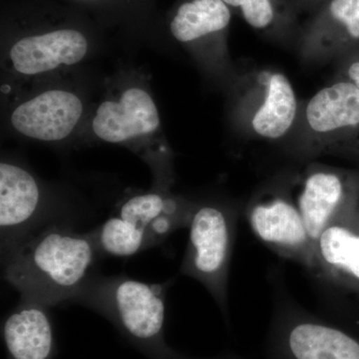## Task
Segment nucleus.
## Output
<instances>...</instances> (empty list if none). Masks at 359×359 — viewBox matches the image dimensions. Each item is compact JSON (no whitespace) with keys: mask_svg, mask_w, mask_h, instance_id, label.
<instances>
[{"mask_svg":"<svg viewBox=\"0 0 359 359\" xmlns=\"http://www.w3.org/2000/svg\"><path fill=\"white\" fill-rule=\"evenodd\" d=\"M99 255L90 231L50 223L1 259L4 278L20 297L50 308L76 297L95 273Z\"/></svg>","mask_w":359,"mask_h":359,"instance_id":"nucleus-1","label":"nucleus"},{"mask_svg":"<svg viewBox=\"0 0 359 359\" xmlns=\"http://www.w3.org/2000/svg\"><path fill=\"white\" fill-rule=\"evenodd\" d=\"M90 233L100 255L131 257L150 248L145 233L119 215L110 217Z\"/></svg>","mask_w":359,"mask_h":359,"instance_id":"nucleus-17","label":"nucleus"},{"mask_svg":"<svg viewBox=\"0 0 359 359\" xmlns=\"http://www.w3.org/2000/svg\"><path fill=\"white\" fill-rule=\"evenodd\" d=\"M245 216L252 233L269 250L311 273L313 242L297 202L285 194H269L250 203Z\"/></svg>","mask_w":359,"mask_h":359,"instance_id":"nucleus-5","label":"nucleus"},{"mask_svg":"<svg viewBox=\"0 0 359 359\" xmlns=\"http://www.w3.org/2000/svg\"><path fill=\"white\" fill-rule=\"evenodd\" d=\"M171 283L95 273L69 304H82L101 314L146 358L174 359L179 353L165 339L167 290Z\"/></svg>","mask_w":359,"mask_h":359,"instance_id":"nucleus-2","label":"nucleus"},{"mask_svg":"<svg viewBox=\"0 0 359 359\" xmlns=\"http://www.w3.org/2000/svg\"><path fill=\"white\" fill-rule=\"evenodd\" d=\"M174 359H201V358H189V356L184 355V354L178 353V355L176 356ZM204 359H242L238 358L237 355H233V354H224V355L216 356V358H204Z\"/></svg>","mask_w":359,"mask_h":359,"instance_id":"nucleus-21","label":"nucleus"},{"mask_svg":"<svg viewBox=\"0 0 359 359\" xmlns=\"http://www.w3.org/2000/svg\"><path fill=\"white\" fill-rule=\"evenodd\" d=\"M45 198L39 181L14 163L0 164L1 259L35 231L52 223L45 219Z\"/></svg>","mask_w":359,"mask_h":359,"instance_id":"nucleus-6","label":"nucleus"},{"mask_svg":"<svg viewBox=\"0 0 359 359\" xmlns=\"http://www.w3.org/2000/svg\"><path fill=\"white\" fill-rule=\"evenodd\" d=\"M266 353L269 359H359V335L278 294Z\"/></svg>","mask_w":359,"mask_h":359,"instance_id":"nucleus-4","label":"nucleus"},{"mask_svg":"<svg viewBox=\"0 0 359 359\" xmlns=\"http://www.w3.org/2000/svg\"><path fill=\"white\" fill-rule=\"evenodd\" d=\"M196 205L155 191L132 196L120 205L117 215L140 229L152 248L179 229L188 228Z\"/></svg>","mask_w":359,"mask_h":359,"instance_id":"nucleus-14","label":"nucleus"},{"mask_svg":"<svg viewBox=\"0 0 359 359\" xmlns=\"http://www.w3.org/2000/svg\"><path fill=\"white\" fill-rule=\"evenodd\" d=\"M7 359H54L55 337L48 308L20 297L2 325Z\"/></svg>","mask_w":359,"mask_h":359,"instance_id":"nucleus-12","label":"nucleus"},{"mask_svg":"<svg viewBox=\"0 0 359 359\" xmlns=\"http://www.w3.org/2000/svg\"><path fill=\"white\" fill-rule=\"evenodd\" d=\"M297 110V97L290 80L283 73H275L266 85L263 104L252 117V129L269 140L282 138L294 124Z\"/></svg>","mask_w":359,"mask_h":359,"instance_id":"nucleus-15","label":"nucleus"},{"mask_svg":"<svg viewBox=\"0 0 359 359\" xmlns=\"http://www.w3.org/2000/svg\"><path fill=\"white\" fill-rule=\"evenodd\" d=\"M297 204L314 242L328 224L359 205V171L314 167Z\"/></svg>","mask_w":359,"mask_h":359,"instance_id":"nucleus-8","label":"nucleus"},{"mask_svg":"<svg viewBox=\"0 0 359 359\" xmlns=\"http://www.w3.org/2000/svg\"><path fill=\"white\" fill-rule=\"evenodd\" d=\"M348 53L351 56L346 65V80L356 85L359 88V46Z\"/></svg>","mask_w":359,"mask_h":359,"instance_id":"nucleus-20","label":"nucleus"},{"mask_svg":"<svg viewBox=\"0 0 359 359\" xmlns=\"http://www.w3.org/2000/svg\"><path fill=\"white\" fill-rule=\"evenodd\" d=\"M180 273L204 285L229 320V278L237 214L216 203L196 205Z\"/></svg>","mask_w":359,"mask_h":359,"instance_id":"nucleus-3","label":"nucleus"},{"mask_svg":"<svg viewBox=\"0 0 359 359\" xmlns=\"http://www.w3.org/2000/svg\"><path fill=\"white\" fill-rule=\"evenodd\" d=\"M356 159H358V160H359V155L358 156V157H356Z\"/></svg>","mask_w":359,"mask_h":359,"instance_id":"nucleus-22","label":"nucleus"},{"mask_svg":"<svg viewBox=\"0 0 359 359\" xmlns=\"http://www.w3.org/2000/svg\"><path fill=\"white\" fill-rule=\"evenodd\" d=\"M231 11L223 0H191L179 7L172 20V34L180 42H192L226 29Z\"/></svg>","mask_w":359,"mask_h":359,"instance_id":"nucleus-16","label":"nucleus"},{"mask_svg":"<svg viewBox=\"0 0 359 359\" xmlns=\"http://www.w3.org/2000/svg\"><path fill=\"white\" fill-rule=\"evenodd\" d=\"M88 52V41L74 29L32 35L18 40L9 51L13 70L23 76H37L77 65Z\"/></svg>","mask_w":359,"mask_h":359,"instance_id":"nucleus-11","label":"nucleus"},{"mask_svg":"<svg viewBox=\"0 0 359 359\" xmlns=\"http://www.w3.org/2000/svg\"><path fill=\"white\" fill-rule=\"evenodd\" d=\"M318 25L327 27V36L340 49L353 50L359 46V0H330Z\"/></svg>","mask_w":359,"mask_h":359,"instance_id":"nucleus-18","label":"nucleus"},{"mask_svg":"<svg viewBox=\"0 0 359 359\" xmlns=\"http://www.w3.org/2000/svg\"><path fill=\"white\" fill-rule=\"evenodd\" d=\"M311 273L335 292L359 297V205L332 222L313 242Z\"/></svg>","mask_w":359,"mask_h":359,"instance_id":"nucleus-7","label":"nucleus"},{"mask_svg":"<svg viewBox=\"0 0 359 359\" xmlns=\"http://www.w3.org/2000/svg\"><path fill=\"white\" fill-rule=\"evenodd\" d=\"M226 6L238 7L243 18L252 27L264 29L275 20V9L271 0H223Z\"/></svg>","mask_w":359,"mask_h":359,"instance_id":"nucleus-19","label":"nucleus"},{"mask_svg":"<svg viewBox=\"0 0 359 359\" xmlns=\"http://www.w3.org/2000/svg\"><path fill=\"white\" fill-rule=\"evenodd\" d=\"M309 128L318 134L339 135L346 139L354 158L359 155V88L341 80L321 89L306 109Z\"/></svg>","mask_w":359,"mask_h":359,"instance_id":"nucleus-13","label":"nucleus"},{"mask_svg":"<svg viewBox=\"0 0 359 359\" xmlns=\"http://www.w3.org/2000/svg\"><path fill=\"white\" fill-rule=\"evenodd\" d=\"M84 112L80 97L50 89L20 103L11 115V126L32 140L60 142L72 134Z\"/></svg>","mask_w":359,"mask_h":359,"instance_id":"nucleus-9","label":"nucleus"},{"mask_svg":"<svg viewBox=\"0 0 359 359\" xmlns=\"http://www.w3.org/2000/svg\"><path fill=\"white\" fill-rule=\"evenodd\" d=\"M154 99L145 89L130 87L117 99L97 108L92 130L97 138L111 144H130L147 138L160 128Z\"/></svg>","mask_w":359,"mask_h":359,"instance_id":"nucleus-10","label":"nucleus"}]
</instances>
